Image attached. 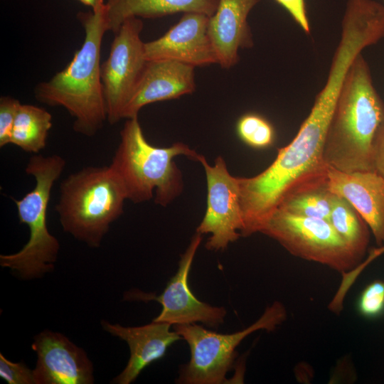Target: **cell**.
<instances>
[{
	"mask_svg": "<svg viewBox=\"0 0 384 384\" xmlns=\"http://www.w3.org/2000/svg\"><path fill=\"white\" fill-rule=\"evenodd\" d=\"M77 17L85 31L82 45L70 63L48 81L38 83L34 93L38 102L65 109L74 119L76 132L92 137L107 120L100 65L102 39L109 31L105 0Z\"/></svg>",
	"mask_w": 384,
	"mask_h": 384,
	"instance_id": "cell-1",
	"label": "cell"
},
{
	"mask_svg": "<svg viewBox=\"0 0 384 384\" xmlns=\"http://www.w3.org/2000/svg\"><path fill=\"white\" fill-rule=\"evenodd\" d=\"M383 122L384 104L361 53L348 70L330 121L325 164L344 172L374 171V142Z\"/></svg>",
	"mask_w": 384,
	"mask_h": 384,
	"instance_id": "cell-2",
	"label": "cell"
},
{
	"mask_svg": "<svg viewBox=\"0 0 384 384\" xmlns=\"http://www.w3.org/2000/svg\"><path fill=\"white\" fill-rule=\"evenodd\" d=\"M179 155L198 161L200 154L182 142L169 147L149 144L137 116L127 119L109 166L122 184L127 200L134 203L147 201L155 191V203L166 206L183 188L181 172L174 161Z\"/></svg>",
	"mask_w": 384,
	"mask_h": 384,
	"instance_id": "cell-3",
	"label": "cell"
},
{
	"mask_svg": "<svg viewBox=\"0 0 384 384\" xmlns=\"http://www.w3.org/2000/svg\"><path fill=\"white\" fill-rule=\"evenodd\" d=\"M125 190L107 166H87L64 178L55 206L63 230L99 247L111 224L123 213Z\"/></svg>",
	"mask_w": 384,
	"mask_h": 384,
	"instance_id": "cell-4",
	"label": "cell"
},
{
	"mask_svg": "<svg viewBox=\"0 0 384 384\" xmlns=\"http://www.w3.org/2000/svg\"><path fill=\"white\" fill-rule=\"evenodd\" d=\"M65 165V160L58 154L31 156L25 171L34 177L35 186L21 199L12 198L19 223L29 229V238L17 252L1 255L0 265L21 279L41 278L55 268L60 243L48 230L47 212L52 188Z\"/></svg>",
	"mask_w": 384,
	"mask_h": 384,
	"instance_id": "cell-5",
	"label": "cell"
},
{
	"mask_svg": "<svg viewBox=\"0 0 384 384\" xmlns=\"http://www.w3.org/2000/svg\"><path fill=\"white\" fill-rule=\"evenodd\" d=\"M283 304L274 302L252 325L232 334H220L195 324L174 325L188 344L190 360L181 366L176 383L220 384L225 383L236 356V348L250 334L258 330L273 331L286 319Z\"/></svg>",
	"mask_w": 384,
	"mask_h": 384,
	"instance_id": "cell-6",
	"label": "cell"
},
{
	"mask_svg": "<svg viewBox=\"0 0 384 384\" xmlns=\"http://www.w3.org/2000/svg\"><path fill=\"white\" fill-rule=\"evenodd\" d=\"M257 233L275 240L296 257L341 273L352 270L362 262L326 219L296 215L276 208Z\"/></svg>",
	"mask_w": 384,
	"mask_h": 384,
	"instance_id": "cell-7",
	"label": "cell"
},
{
	"mask_svg": "<svg viewBox=\"0 0 384 384\" xmlns=\"http://www.w3.org/2000/svg\"><path fill=\"white\" fill-rule=\"evenodd\" d=\"M143 21L127 18L114 33L109 56L101 65V80L107 121L114 124L132 97L147 60L141 39Z\"/></svg>",
	"mask_w": 384,
	"mask_h": 384,
	"instance_id": "cell-8",
	"label": "cell"
},
{
	"mask_svg": "<svg viewBox=\"0 0 384 384\" xmlns=\"http://www.w3.org/2000/svg\"><path fill=\"white\" fill-rule=\"evenodd\" d=\"M198 161L206 172L207 207L196 232L210 235L206 243L207 250H223L241 236L243 221L238 177L229 173L221 156L215 159L213 166L201 154Z\"/></svg>",
	"mask_w": 384,
	"mask_h": 384,
	"instance_id": "cell-9",
	"label": "cell"
},
{
	"mask_svg": "<svg viewBox=\"0 0 384 384\" xmlns=\"http://www.w3.org/2000/svg\"><path fill=\"white\" fill-rule=\"evenodd\" d=\"M202 235L196 233L185 252L181 255L178 268L163 292L158 297L140 291L127 292L125 297L142 301L156 300L161 311L153 321L171 325L190 324L196 322L216 328L224 322L227 311L223 306H211L198 299L188 284L191 265L201 242Z\"/></svg>",
	"mask_w": 384,
	"mask_h": 384,
	"instance_id": "cell-10",
	"label": "cell"
},
{
	"mask_svg": "<svg viewBox=\"0 0 384 384\" xmlns=\"http://www.w3.org/2000/svg\"><path fill=\"white\" fill-rule=\"evenodd\" d=\"M37 361L36 384H92L93 365L86 352L60 333L45 330L31 345Z\"/></svg>",
	"mask_w": 384,
	"mask_h": 384,
	"instance_id": "cell-11",
	"label": "cell"
},
{
	"mask_svg": "<svg viewBox=\"0 0 384 384\" xmlns=\"http://www.w3.org/2000/svg\"><path fill=\"white\" fill-rule=\"evenodd\" d=\"M208 21L206 14L184 13L164 35L144 43L146 60H169L193 67L218 63L208 34Z\"/></svg>",
	"mask_w": 384,
	"mask_h": 384,
	"instance_id": "cell-12",
	"label": "cell"
},
{
	"mask_svg": "<svg viewBox=\"0 0 384 384\" xmlns=\"http://www.w3.org/2000/svg\"><path fill=\"white\" fill-rule=\"evenodd\" d=\"M329 189L344 198L370 229L378 246L384 244V177L374 171L344 172L327 168Z\"/></svg>",
	"mask_w": 384,
	"mask_h": 384,
	"instance_id": "cell-13",
	"label": "cell"
},
{
	"mask_svg": "<svg viewBox=\"0 0 384 384\" xmlns=\"http://www.w3.org/2000/svg\"><path fill=\"white\" fill-rule=\"evenodd\" d=\"M105 331L124 341L129 346L130 357L124 369L112 383L130 384L153 362L162 358L170 346L183 338L171 324L152 321L141 326L126 327L119 324L101 321Z\"/></svg>",
	"mask_w": 384,
	"mask_h": 384,
	"instance_id": "cell-14",
	"label": "cell"
},
{
	"mask_svg": "<svg viewBox=\"0 0 384 384\" xmlns=\"http://www.w3.org/2000/svg\"><path fill=\"white\" fill-rule=\"evenodd\" d=\"M193 66L169 60H147L122 119L138 116L150 103L178 98L196 90Z\"/></svg>",
	"mask_w": 384,
	"mask_h": 384,
	"instance_id": "cell-15",
	"label": "cell"
},
{
	"mask_svg": "<svg viewBox=\"0 0 384 384\" xmlns=\"http://www.w3.org/2000/svg\"><path fill=\"white\" fill-rule=\"evenodd\" d=\"M258 2L259 0H219L216 11L209 17L208 34L222 68L233 67L239 61V50L253 46L247 17Z\"/></svg>",
	"mask_w": 384,
	"mask_h": 384,
	"instance_id": "cell-16",
	"label": "cell"
},
{
	"mask_svg": "<svg viewBox=\"0 0 384 384\" xmlns=\"http://www.w3.org/2000/svg\"><path fill=\"white\" fill-rule=\"evenodd\" d=\"M219 0H105L108 31L114 34L128 18H155L181 12L211 16Z\"/></svg>",
	"mask_w": 384,
	"mask_h": 384,
	"instance_id": "cell-17",
	"label": "cell"
},
{
	"mask_svg": "<svg viewBox=\"0 0 384 384\" xmlns=\"http://www.w3.org/2000/svg\"><path fill=\"white\" fill-rule=\"evenodd\" d=\"M334 196L326 173L292 191L277 208L296 215L329 220Z\"/></svg>",
	"mask_w": 384,
	"mask_h": 384,
	"instance_id": "cell-18",
	"label": "cell"
},
{
	"mask_svg": "<svg viewBox=\"0 0 384 384\" xmlns=\"http://www.w3.org/2000/svg\"><path fill=\"white\" fill-rule=\"evenodd\" d=\"M52 125V115L45 108L21 104L16 113L11 144L26 152L38 154L46 146Z\"/></svg>",
	"mask_w": 384,
	"mask_h": 384,
	"instance_id": "cell-19",
	"label": "cell"
},
{
	"mask_svg": "<svg viewBox=\"0 0 384 384\" xmlns=\"http://www.w3.org/2000/svg\"><path fill=\"white\" fill-rule=\"evenodd\" d=\"M351 250L363 259L369 242L368 225L344 198L334 194L328 220Z\"/></svg>",
	"mask_w": 384,
	"mask_h": 384,
	"instance_id": "cell-20",
	"label": "cell"
},
{
	"mask_svg": "<svg viewBox=\"0 0 384 384\" xmlns=\"http://www.w3.org/2000/svg\"><path fill=\"white\" fill-rule=\"evenodd\" d=\"M237 133L247 145L255 149H265L274 141L272 125L262 116L249 113L242 115L238 121Z\"/></svg>",
	"mask_w": 384,
	"mask_h": 384,
	"instance_id": "cell-21",
	"label": "cell"
},
{
	"mask_svg": "<svg viewBox=\"0 0 384 384\" xmlns=\"http://www.w3.org/2000/svg\"><path fill=\"white\" fill-rule=\"evenodd\" d=\"M358 313L368 319H375L384 314V281L376 279L368 284L357 301Z\"/></svg>",
	"mask_w": 384,
	"mask_h": 384,
	"instance_id": "cell-22",
	"label": "cell"
},
{
	"mask_svg": "<svg viewBox=\"0 0 384 384\" xmlns=\"http://www.w3.org/2000/svg\"><path fill=\"white\" fill-rule=\"evenodd\" d=\"M21 102L14 97L0 98V147L11 144L12 130Z\"/></svg>",
	"mask_w": 384,
	"mask_h": 384,
	"instance_id": "cell-23",
	"label": "cell"
},
{
	"mask_svg": "<svg viewBox=\"0 0 384 384\" xmlns=\"http://www.w3.org/2000/svg\"><path fill=\"white\" fill-rule=\"evenodd\" d=\"M0 377L9 384H36L33 370L23 363H14L0 353Z\"/></svg>",
	"mask_w": 384,
	"mask_h": 384,
	"instance_id": "cell-24",
	"label": "cell"
},
{
	"mask_svg": "<svg viewBox=\"0 0 384 384\" xmlns=\"http://www.w3.org/2000/svg\"><path fill=\"white\" fill-rule=\"evenodd\" d=\"M283 6L306 33H310L305 0H274Z\"/></svg>",
	"mask_w": 384,
	"mask_h": 384,
	"instance_id": "cell-25",
	"label": "cell"
},
{
	"mask_svg": "<svg viewBox=\"0 0 384 384\" xmlns=\"http://www.w3.org/2000/svg\"><path fill=\"white\" fill-rule=\"evenodd\" d=\"M374 171L384 177V122L375 137L373 149Z\"/></svg>",
	"mask_w": 384,
	"mask_h": 384,
	"instance_id": "cell-26",
	"label": "cell"
},
{
	"mask_svg": "<svg viewBox=\"0 0 384 384\" xmlns=\"http://www.w3.org/2000/svg\"><path fill=\"white\" fill-rule=\"evenodd\" d=\"M384 254V244L370 250L368 256L363 260L366 265L370 264L374 260Z\"/></svg>",
	"mask_w": 384,
	"mask_h": 384,
	"instance_id": "cell-27",
	"label": "cell"
},
{
	"mask_svg": "<svg viewBox=\"0 0 384 384\" xmlns=\"http://www.w3.org/2000/svg\"><path fill=\"white\" fill-rule=\"evenodd\" d=\"M85 6H90L92 9H95L100 3L105 0H77Z\"/></svg>",
	"mask_w": 384,
	"mask_h": 384,
	"instance_id": "cell-28",
	"label": "cell"
},
{
	"mask_svg": "<svg viewBox=\"0 0 384 384\" xmlns=\"http://www.w3.org/2000/svg\"><path fill=\"white\" fill-rule=\"evenodd\" d=\"M384 1V0H383ZM384 6V5H383Z\"/></svg>",
	"mask_w": 384,
	"mask_h": 384,
	"instance_id": "cell-29",
	"label": "cell"
}]
</instances>
